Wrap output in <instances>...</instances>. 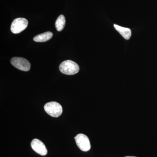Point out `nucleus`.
Segmentation results:
<instances>
[{"instance_id":"nucleus-1","label":"nucleus","mask_w":157,"mask_h":157,"mask_svg":"<svg viewBox=\"0 0 157 157\" xmlns=\"http://www.w3.org/2000/svg\"><path fill=\"white\" fill-rule=\"evenodd\" d=\"M59 69L63 74L68 75L76 74L79 70L78 65L75 62L70 60L62 62L60 65Z\"/></svg>"},{"instance_id":"nucleus-10","label":"nucleus","mask_w":157,"mask_h":157,"mask_svg":"<svg viewBox=\"0 0 157 157\" xmlns=\"http://www.w3.org/2000/svg\"><path fill=\"white\" fill-rule=\"evenodd\" d=\"M135 157V156H127V157Z\"/></svg>"},{"instance_id":"nucleus-9","label":"nucleus","mask_w":157,"mask_h":157,"mask_svg":"<svg viewBox=\"0 0 157 157\" xmlns=\"http://www.w3.org/2000/svg\"><path fill=\"white\" fill-rule=\"evenodd\" d=\"M66 23V19L64 16L63 14L60 15L55 22V26L57 30L60 32L63 29Z\"/></svg>"},{"instance_id":"nucleus-2","label":"nucleus","mask_w":157,"mask_h":157,"mask_svg":"<svg viewBox=\"0 0 157 157\" xmlns=\"http://www.w3.org/2000/svg\"><path fill=\"white\" fill-rule=\"evenodd\" d=\"M44 109L45 112L52 117H59L63 112L61 105L56 102H48L45 104Z\"/></svg>"},{"instance_id":"nucleus-6","label":"nucleus","mask_w":157,"mask_h":157,"mask_svg":"<svg viewBox=\"0 0 157 157\" xmlns=\"http://www.w3.org/2000/svg\"><path fill=\"white\" fill-rule=\"evenodd\" d=\"M31 146L34 151L41 155L45 156L48 153L45 144L39 139H34L32 140Z\"/></svg>"},{"instance_id":"nucleus-5","label":"nucleus","mask_w":157,"mask_h":157,"mask_svg":"<svg viewBox=\"0 0 157 157\" xmlns=\"http://www.w3.org/2000/svg\"><path fill=\"white\" fill-rule=\"evenodd\" d=\"M76 144L78 148L83 151H87L90 149L89 139L87 136L82 134H78L75 137Z\"/></svg>"},{"instance_id":"nucleus-3","label":"nucleus","mask_w":157,"mask_h":157,"mask_svg":"<svg viewBox=\"0 0 157 157\" xmlns=\"http://www.w3.org/2000/svg\"><path fill=\"white\" fill-rule=\"evenodd\" d=\"M28 21L23 17L16 18L12 22L11 30L13 33L18 34L24 30L27 27Z\"/></svg>"},{"instance_id":"nucleus-4","label":"nucleus","mask_w":157,"mask_h":157,"mask_svg":"<svg viewBox=\"0 0 157 157\" xmlns=\"http://www.w3.org/2000/svg\"><path fill=\"white\" fill-rule=\"evenodd\" d=\"M12 66L18 70L24 71H28L31 68L29 62L26 59L21 57H13L11 59Z\"/></svg>"},{"instance_id":"nucleus-8","label":"nucleus","mask_w":157,"mask_h":157,"mask_svg":"<svg viewBox=\"0 0 157 157\" xmlns=\"http://www.w3.org/2000/svg\"><path fill=\"white\" fill-rule=\"evenodd\" d=\"M53 36V34L50 32H45L43 33L39 34L34 37L33 40L36 42H43L50 40Z\"/></svg>"},{"instance_id":"nucleus-7","label":"nucleus","mask_w":157,"mask_h":157,"mask_svg":"<svg viewBox=\"0 0 157 157\" xmlns=\"http://www.w3.org/2000/svg\"><path fill=\"white\" fill-rule=\"evenodd\" d=\"M113 26L115 29L124 38L127 40L130 39L132 36V31L130 29L123 27L116 24H114Z\"/></svg>"}]
</instances>
